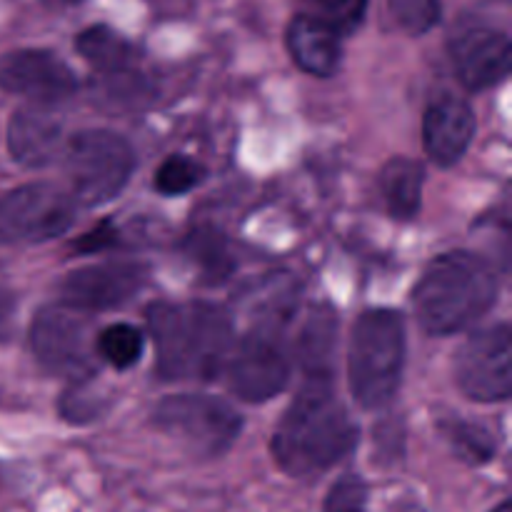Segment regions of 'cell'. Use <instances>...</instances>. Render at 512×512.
<instances>
[{"label":"cell","mask_w":512,"mask_h":512,"mask_svg":"<svg viewBox=\"0 0 512 512\" xmlns=\"http://www.w3.org/2000/svg\"><path fill=\"white\" fill-rule=\"evenodd\" d=\"M358 445V425L333 388V375H305L280 418L270 450L290 478H318Z\"/></svg>","instance_id":"1"},{"label":"cell","mask_w":512,"mask_h":512,"mask_svg":"<svg viewBox=\"0 0 512 512\" xmlns=\"http://www.w3.org/2000/svg\"><path fill=\"white\" fill-rule=\"evenodd\" d=\"M158 375L163 380H208L225 370L233 350V315L218 303L160 300L148 308Z\"/></svg>","instance_id":"2"},{"label":"cell","mask_w":512,"mask_h":512,"mask_svg":"<svg viewBox=\"0 0 512 512\" xmlns=\"http://www.w3.org/2000/svg\"><path fill=\"white\" fill-rule=\"evenodd\" d=\"M498 273L478 253L453 250L435 258L410 293L415 320L433 338L463 333L498 300Z\"/></svg>","instance_id":"3"},{"label":"cell","mask_w":512,"mask_h":512,"mask_svg":"<svg viewBox=\"0 0 512 512\" xmlns=\"http://www.w3.org/2000/svg\"><path fill=\"white\" fill-rule=\"evenodd\" d=\"M295 313V295L285 293L258 315V323L233 345L225 363L228 388L245 403H265L285 390L293 368L285 328Z\"/></svg>","instance_id":"4"},{"label":"cell","mask_w":512,"mask_h":512,"mask_svg":"<svg viewBox=\"0 0 512 512\" xmlns=\"http://www.w3.org/2000/svg\"><path fill=\"white\" fill-rule=\"evenodd\" d=\"M403 315L388 308L365 310L350 335L348 380L353 398L365 410H380L398 395L405 368Z\"/></svg>","instance_id":"5"},{"label":"cell","mask_w":512,"mask_h":512,"mask_svg":"<svg viewBox=\"0 0 512 512\" xmlns=\"http://www.w3.org/2000/svg\"><path fill=\"white\" fill-rule=\"evenodd\" d=\"M63 155L70 195L83 208L118 198L135 168L130 143L110 130H80L65 143Z\"/></svg>","instance_id":"6"},{"label":"cell","mask_w":512,"mask_h":512,"mask_svg":"<svg viewBox=\"0 0 512 512\" xmlns=\"http://www.w3.org/2000/svg\"><path fill=\"white\" fill-rule=\"evenodd\" d=\"M153 423L165 435L205 458H218L230 450L243 428L233 405L203 393L168 395L155 405Z\"/></svg>","instance_id":"7"},{"label":"cell","mask_w":512,"mask_h":512,"mask_svg":"<svg viewBox=\"0 0 512 512\" xmlns=\"http://www.w3.org/2000/svg\"><path fill=\"white\" fill-rule=\"evenodd\" d=\"M80 313L83 310L70 305H50L40 310L30 325V348L35 360L48 373L68 380L93 378L98 370L93 328Z\"/></svg>","instance_id":"8"},{"label":"cell","mask_w":512,"mask_h":512,"mask_svg":"<svg viewBox=\"0 0 512 512\" xmlns=\"http://www.w3.org/2000/svg\"><path fill=\"white\" fill-rule=\"evenodd\" d=\"M75 200L50 183H28L0 200V238L13 243H43L73 225Z\"/></svg>","instance_id":"9"},{"label":"cell","mask_w":512,"mask_h":512,"mask_svg":"<svg viewBox=\"0 0 512 512\" xmlns=\"http://www.w3.org/2000/svg\"><path fill=\"white\" fill-rule=\"evenodd\" d=\"M455 380L475 403H503L512 393V333L508 323L475 330L455 358Z\"/></svg>","instance_id":"10"},{"label":"cell","mask_w":512,"mask_h":512,"mask_svg":"<svg viewBox=\"0 0 512 512\" xmlns=\"http://www.w3.org/2000/svg\"><path fill=\"white\" fill-rule=\"evenodd\" d=\"M0 90L23 95L30 103L58 105L73 98L78 78L50 50H15L0 58Z\"/></svg>","instance_id":"11"},{"label":"cell","mask_w":512,"mask_h":512,"mask_svg":"<svg viewBox=\"0 0 512 512\" xmlns=\"http://www.w3.org/2000/svg\"><path fill=\"white\" fill-rule=\"evenodd\" d=\"M450 55L460 83L473 93H480L508 78L512 45L505 30L475 23L455 33L450 40Z\"/></svg>","instance_id":"12"},{"label":"cell","mask_w":512,"mask_h":512,"mask_svg":"<svg viewBox=\"0 0 512 512\" xmlns=\"http://www.w3.org/2000/svg\"><path fill=\"white\" fill-rule=\"evenodd\" d=\"M148 270L138 263H100L73 270L60 283L63 305L75 310H110L128 303L145 285Z\"/></svg>","instance_id":"13"},{"label":"cell","mask_w":512,"mask_h":512,"mask_svg":"<svg viewBox=\"0 0 512 512\" xmlns=\"http://www.w3.org/2000/svg\"><path fill=\"white\" fill-rule=\"evenodd\" d=\"M475 113L463 98L443 95L430 108L423 118V145L440 168H453L468 153L470 143L475 138Z\"/></svg>","instance_id":"14"},{"label":"cell","mask_w":512,"mask_h":512,"mask_svg":"<svg viewBox=\"0 0 512 512\" xmlns=\"http://www.w3.org/2000/svg\"><path fill=\"white\" fill-rule=\"evenodd\" d=\"M63 120L53 105L30 103L18 108L8 125V148L15 163L43 168L63 150Z\"/></svg>","instance_id":"15"},{"label":"cell","mask_w":512,"mask_h":512,"mask_svg":"<svg viewBox=\"0 0 512 512\" xmlns=\"http://www.w3.org/2000/svg\"><path fill=\"white\" fill-rule=\"evenodd\" d=\"M288 50L295 65L315 78H330L338 73L343 58L340 35L318 15H295L290 20Z\"/></svg>","instance_id":"16"},{"label":"cell","mask_w":512,"mask_h":512,"mask_svg":"<svg viewBox=\"0 0 512 512\" xmlns=\"http://www.w3.org/2000/svg\"><path fill=\"white\" fill-rule=\"evenodd\" d=\"M423 185L425 168L418 160L405 158V155L388 160L385 168L380 170V193H383V200L393 218L413 220L420 213Z\"/></svg>","instance_id":"17"},{"label":"cell","mask_w":512,"mask_h":512,"mask_svg":"<svg viewBox=\"0 0 512 512\" xmlns=\"http://www.w3.org/2000/svg\"><path fill=\"white\" fill-rule=\"evenodd\" d=\"M78 53L103 75H125L138 63V50L118 30L108 25H90L75 40Z\"/></svg>","instance_id":"18"},{"label":"cell","mask_w":512,"mask_h":512,"mask_svg":"<svg viewBox=\"0 0 512 512\" xmlns=\"http://www.w3.org/2000/svg\"><path fill=\"white\" fill-rule=\"evenodd\" d=\"M335 338H338V315L328 305L310 310L308 323L298 338V355L305 375H333Z\"/></svg>","instance_id":"19"},{"label":"cell","mask_w":512,"mask_h":512,"mask_svg":"<svg viewBox=\"0 0 512 512\" xmlns=\"http://www.w3.org/2000/svg\"><path fill=\"white\" fill-rule=\"evenodd\" d=\"M185 253H188L190 263L198 268V273L203 275L205 283L210 285L223 283L235 270L233 250H230L225 235L215 228L193 230L185 240Z\"/></svg>","instance_id":"20"},{"label":"cell","mask_w":512,"mask_h":512,"mask_svg":"<svg viewBox=\"0 0 512 512\" xmlns=\"http://www.w3.org/2000/svg\"><path fill=\"white\" fill-rule=\"evenodd\" d=\"M145 350V338L135 325H108L95 340V353L115 370H130L140 363Z\"/></svg>","instance_id":"21"},{"label":"cell","mask_w":512,"mask_h":512,"mask_svg":"<svg viewBox=\"0 0 512 512\" xmlns=\"http://www.w3.org/2000/svg\"><path fill=\"white\" fill-rule=\"evenodd\" d=\"M440 430H443L445 440L455 450V455L463 458L465 463L483 465L495 455V438L483 425L468 423V420L460 418H448L443 420Z\"/></svg>","instance_id":"22"},{"label":"cell","mask_w":512,"mask_h":512,"mask_svg":"<svg viewBox=\"0 0 512 512\" xmlns=\"http://www.w3.org/2000/svg\"><path fill=\"white\" fill-rule=\"evenodd\" d=\"M205 178V168L198 163V160L188 158L183 153H175L165 160L163 165L155 173V190L160 195H168V198H175V195H185L193 188H198Z\"/></svg>","instance_id":"23"},{"label":"cell","mask_w":512,"mask_h":512,"mask_svg":"<svg viewBox=\"0 0 512 512\" xmlns=\"http://www.w3.org/2000/svg\"><path fill=\"white\" fill-rule=\"evenodd\" d=\"M105 410V398L93 388V378L73 380L60 398V415L73 425H85L100 418Z\"/></svg>","instance_id":"24"},{"label":"cell","mask_w":512,"mask_h":512,"mask_svg":"<svg viewBox=\"0 0 512 512\" xmlns=\"http://www.w3.org/2000/svg\"><path fill=\"white\" fill-rule=\"evenodd\" d=\"M395 23L410 35H423L440 23V0H388Z\"/></svg>","instance_id":"25"},{"label":"cell","mask_w":512,"mask_h":512,"mask_svg":"<svg viewBox=\"0 0 512 512\" xmlns=\"http://www.w3.org/2000/svg\"><path fill=\"white\" fill-rule=\"evenodd\" d=\"M365 10H368V0H315V15L325 25H330L340 38L360 28Z\"/></svg>","instance_id":"26"},{"label":"cell","mask_w":512,"mask_h":512,"mask_svg":"<svg viewBox=\"0 0 512 512\" xmlns=\"http://www.w3.org/2000/svg\"><path fill=\"white\" fill-rule=\"evenodd\" d=\"M365 505H368V485L360 475L348 473L330 488L323 512H365Z\"/></svg>","instance_id":"27"},{"label":"cell","mask_w":512,"mask_h":512,"mask_svg":"<svg viewBox=\"0 0 512 512\" xmlns=\"http://www.w3.org/2000/svg\"><path fill=\"white\" fill-rule=\"evenodd\" d=\"M115 240H118V233H115L113 225L100 223L98 228L80 235V240L75 243V250H78L80 255H93V253H100V250H108L110 245H115Z\"/></svg>","instance_id":"28"},{"label":"cell","mask_w":512,"mask_h":512,"mask_svg":"<svg viewBox=\"0 0 512 512\" xmlns=\"http://www.w3.org/2000/svg\"><path fill=\"white\" fill-rule=\"evenodd\" d=\"M15 313H18V303H15V295L10 290L0 288V343L13 335L15 330Z\"/></svg>","instance_id":"29"},{"label":"cell","mask_w":512,"mask_h":512,"mask_svg":"<svg viewBox=\"0 0 512 512\" xmlns=\"http://www.w3.org/2000/svg\"><path fill=\"white\" fill-rule=\"evenodd\" d=\"M493 512H512V505L508 503V500H505V503H500L498 508H495Z\"/></svg>","instance_id":"30"},{"label":"cell","mask_w":512,"mask_h":512,"mask_svg":"<svg viewBox=\"0 0 512 512\" xmlns=\"http://www.w3.org/2000/svg\"><path fill=\"white\" fill-rule=\"evenodd\" d=\"M53 3H78V0H53Z\"/></svg>","instance_id":"31"}]
</instances>
